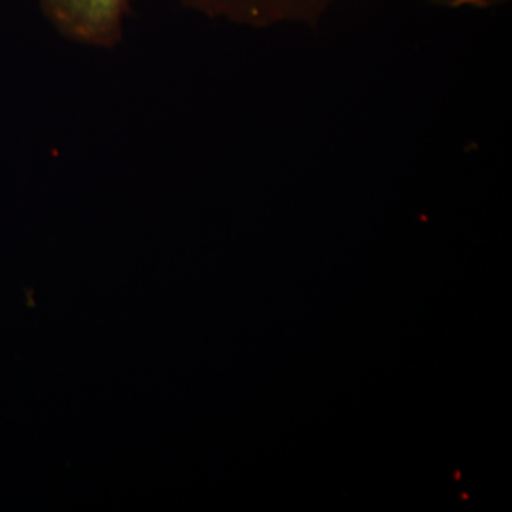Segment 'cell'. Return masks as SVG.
Listing matches in <instances>:
<instances>
[{
    "instance_id": "1",
    "label": "cell",
    "mask_w": 512,
    "mask_h": 512,
    "mask_svg": "<svg viewBox=\"0 0 512 512\" xmlns=\"http://www.w3.org/2000/svg\"><path fill=\"white\" fill-rule=\"evenodd\" d=\"M134 0H40L43 13L70 42L111 49L123 39Z\"/></svg>"
},
{
    "instance_id": "2",
    "label": "cell",
    "mask_w": 512,
    "mask_h": 512,
    "mask_svg": "<svg viewBox=\"0 0 512 512\" xmlns=\"http://www.w3.org/2000/svg\"><path fill=\"white\" fill-rule=\"evenodd\" d=\"M185 8L212 19H225L252 28L281 23L316 26L332 0H180Z\"/></svg>"
},
{
    "instance_id": "3",
    "label": "cell",
    "mask_w": 512,
    "mask_h": 512,
    "mask_svg": "<svg viewBox=\"0 0 512 512\" xmlns=\"http://www.w3.org/2000/svg\"><path fill=\"white\" fill-rule=\"evenodd\" d=\"M510 0H430L437 8L444 9H493L503 6Z\"/></svg>"
}]
</instances>
